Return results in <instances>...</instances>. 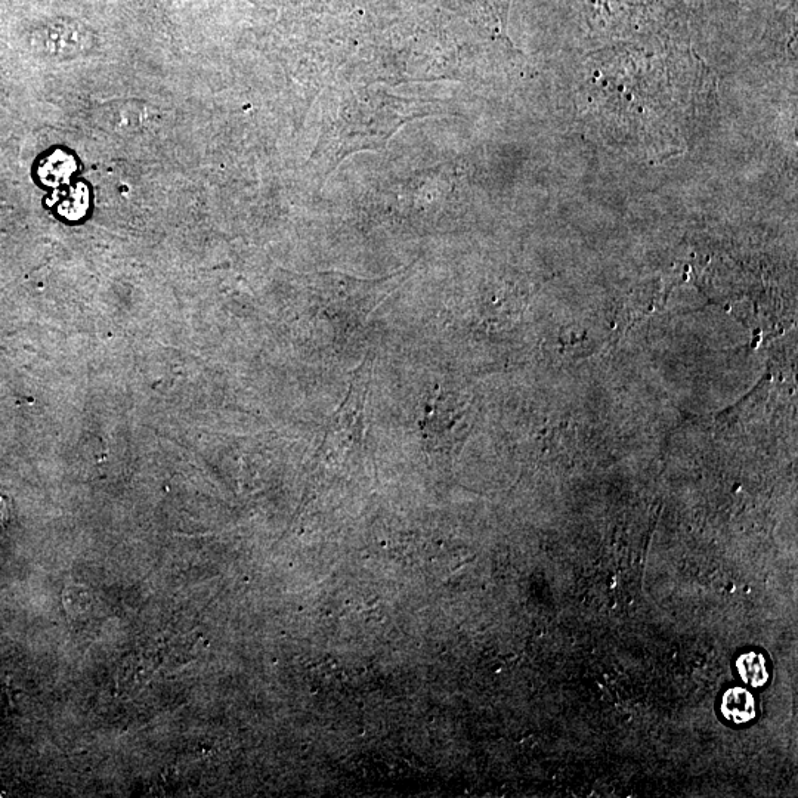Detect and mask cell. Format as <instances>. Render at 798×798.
Returning <instances> with one entry per match:
<instances>
[{
	"mask_svg": "<svg viewBox=\"0 0 798 798\" xmlns=\"http://www.w3.org/2000/svg\"><path fill=\"white\" fill-rule=\"evenodd\" d=\"M74 169H76L74 160L67 154L57 151L45 160L43 166H40V178L48 185H60L64 182L67 184Z\"/></svg>",
	"mask_w": 798,
	"mask_h": 798,
	"instance_id": "cell-4",
	"label": "cell"
},
{
	"mask_svg": "<svg viewBox=\"0 0 798 798\" xmlns=\"http://www.w3.org/2000/svg\"><path fill=\"white\" fill-rule=\"evenodd\" d=\"M64 196L66 197L58 206L61 215L67 219L82 218L85 215L86 207H88V190H86L85 185L71 188Z\"/></svg>",
	"mask_w": 798,
	"mask_h": 798,
	"instance_id": "cell-5",
	"label": "cell"
},
{
	"mask_svg": "<svg viewBox=\"0 0 798 798\" xmlns=\"http://www.w3.org/2000/svg\"><path fill=\"white\" fill-rule=\"evenodd\" d=\"M720 710H722L723 717L733 725H747L756 719V699L748 689L731 688L723 695Z\"/></svg>",
	"mask_w": 798,
	"mask_h": 798,
	"instance_id": "cell-2",
	"label": "cell"
},
{
	"mask_svg": "<svg viewBox=\"0 0 798 798\" xmlns=\"http://www.w3.org/2000/svg\"><path fill=\"white\" fill-rule=\"evenodd\" d=\"M91 43V37L83 27L76 23H55L46 27L34 40L40 52L51 57H76L80 52L86 51Z\"/></svg>",
	"mask_w": 798,
	"mask_h": 798,
	"instance_id": "cell-1",
	"label": "cell"
},
{
	"mask_svg": "<svg viewBox=\"0 0 798 798\" xmlns=\"http://www.w3.org/2000/svg\"><path fill=\"white\" fill-rule=\"evenodd\" d=\"M736 670L745 685L751 688H763L769 682L767 661L759 652H747L736 660Z\"/></svg>",
	"mask_w": 798,
	"mask_h": 798,
	"instance_id": "cell-3",
	"label": "cell"
}]
</instances>
